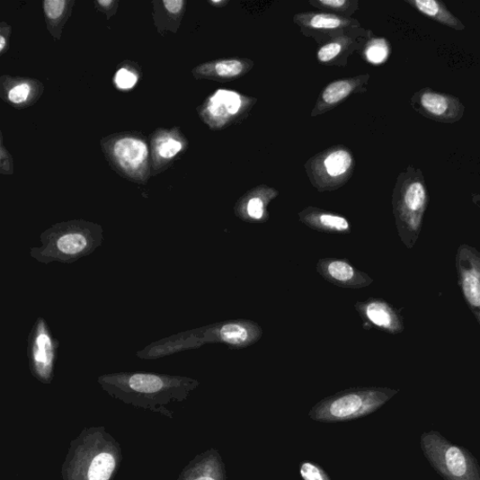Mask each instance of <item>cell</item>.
I'll list each match as a JSON object with an SVG mask.
<instances>
[{"label": "cell", "mask_w": 480, "mask_h": 480, "mask_svg": "<svg viewBox=\"0 0 480 480\" xmlns=\"http://www.w3.org/2000/svg\"><path fill=\"white\" fill-rule=\"evenodd\" d=\"M103 242V229L84 220L61 222L43 231L40 246L32 247L31 256L41 264H71L93 253Z\"/></svg>", "instance_id": "6da1fadb"}, {"label": "cell", "mask_w": 480, "mask_h": 480, "mask_svg": "<svg viewBox=\"0 0 480 480\" xmlns=\"http://www.w3.org/2000/svg\"><path fill=\"white\" fill-rule=\"evenodd\" d=\"M429 202L430 195L422 170L407 166L397 178L392 194V207L399 236L408 250H412L418 242Z\"/></svg>", "instance_id": "7a4b0ae2"}, {"label": "cell", "mask_w": 480, "mask_h": 480, "mask_svg": "<svg viewBox=\"0 0 480 480\" xmlns=\"http://www.w3.org/2000/svg\"><path fill=\"white\" fill-rule=\"evenodd\" d=\"M398 392V389L376 387L345 389L316 404L309 416L324 423L351 422L375 413Z\"/></svg>", "instance_id": "3957f363"}, {"label": "cell", "mask_w": 480, "mask_h": 480, "mask_svg": "<svg viewBox=\"0 0 480 480\" xmlns=\"http://www.w3.org/2000/svg\"><path fill=\"white\" fill-rule=\"evenodd\" d=\"M420 441L427 461L445 480H480V466L467 449L449 441L438 431L423 432Z\"/></svg>", "instance_id": "277c9868"}, {"label": "cell", "mask_w": 480, "mask_h": 480, "mask_svg": "<svg viewBox=\"0 0 480 480\" xmlns=\"http://www.w3.org/2000/svg\"><path fill=\"white\" fill-rule=\"evenodd\" d=\"M101 146L106 160L123 178L145 184L151 176L150 151L139 133H121L104 138Z\"/></svg>", "instance_id": "5b68a950"}, {"label": "cell", "mask_w": 480, "mask_h": 480, "mask_svg": "<svg viewBox=\"0 0 480 480\" xmlns=\"http://www.w3.org/2000/svg\"><path fill=\"white\" fill-rule=\"evenodd\" d=\"M355 164L352 151L338 145L312 157L304 168L313 186L323 192L344 186L353 176Z\"/></svg>", "instance_id": "8992f818"}, {"label": "cell", "mask_w": 480, "mask_h": 480, "mask_svg": "<svg viewBox=\"0 0 480 480\" xmlns=\"http://www.w3.org/2000/svg\"><path fill=\"white\" fill-rule=\"evenodd\" d=\"M256 102V98L220 89L209 96L198 111L210 129L221 130L244 121Z\"/></svg>", "instance_id": "52a82bcc"}, {"label": "cell", "mask_w": 480, "mask_h": 480, "mask_svg": "<svg viewBox=\"0 0 480 480\" xmlns=\"http://www.w3.org/2000/svg\"><path fill=\"white\" fill-rule=\"evenodd\" d=\"M294 23L305 36L316 40L319 46L360 28V22L352 17L324 12L297 13L294 16Z\"/></svg>", "instance_id": "ba28073f"}, {"label": "cell", "mask_w": 480, "mask_h": 480, "mask_svg": "<svg viewBox=\"0 0 480 480\" xmlns=\"http://www.w3.org/2000/svg\"><path fill=\"white\" fill-rule=\"evenodd\" d=\"M410 102L418 114L440 123L460 121L466 113V106L459 98L434 91L431 87L414 93Z\"/></svg>", "instance_id": "9c48e42d"}, {"label": "cell", "mask_w": 480, "mask_h": 480, "mask_svg": "<svg viewBox=\"0 0 480 480\" xmlns=\"http://www.w3.org/2000/svg\"><path fill=\"white\" fill-rule=\"evenodd\" d=\"M58 347L48 322L38 318L29 335L28 357L32 373L39 378L47 380L52 376Z\"/></svg>", "instance_id": "30bf717a"}, {"label": "cell", "mask_w": 480, "mask_h": 480, "mask_svg": "<svg viewBox=\"0 0 480 480\" xmlns=\"http://www.w3.org/2000/svg\"><path fill=\"white\" fill-rule=\"evenodd\" d=\"M458 285L480 326V252L462 244L456 253Z\"/></svg>", "instance_id": "8fae6325"}, {"label": "cell", "mask_w": 480, "mask_h": 480, "mask_svg": "<svg viewBox=\"0 0 480 480\" xmlns=\"http://www.w3.org/2000/svg\"><path fill=\"white\" fill-rule=\"evenodd\" d=\"M205 343L220 342L232 349H243L256 343L263 331L255 322L247 319L228 320L200 329Z\"/></svg>", "instance_id": "7c38bea8"}, {"label": "cell", "mask_w": 480, "mask_h": 480, "mask_svg": "<svg viewBox=\"0 0 480 480\" xmlns=\"http://www.w3.org/2000/svg\"><path fill=\"white\" fill-rule=\"evenodd\" d=\"M355 308L363 320L365 329L375 327L392 335L400 334L404 331L403 316L384 299L370 298L365 301H359L355 304Z\"/></svg>", "instance_id": "4fadbf2b"}, {"label": "cell", "mask_w": 480, "mask_h": 480, "mask_svg": "<svg viewBox=\"0 0 480 480\" xmlns=\"http://www.w3.org/2000/svg\"><path fill=\"white\" fill-rule=\"evenodd\" d=\"M373 37L370 31L354 29L321 46L317 50V60L326 67H345L349 57L363 50L367 41Z\"/></svg>", "instance_id": "5bb4252c"}, {"label": "cell", "mask_w": 480, "mask_h": 480, "mask_svg": "<svg viewBox=\"0 0 480 480\" xmlns=\"http://www.w3.org/2000/svg\"><path fill=\"white\" fill-rule=\"evenodd\" d=\"M188 147V141L180 129H156L151 135L150 159L154 174L168 168Z\"/></svg>", "instance_id": "9a60e30c"}, {"label": "cell", "mask_w": 480, "mask_h": 480, "mask_svg": "<svg viewBox=\"0 0 480 480\" xmlns=\"http://www.w3.org/2000/svg\"><path fill=\"white\" fill-rule=\"evenodd\" d=\"M316 271L325 280L342 289H361L372 285L374 281L346 259L323 258L319 260Z\"/></svg>", "instance_id": "2e32d148"}, {"label": "cell", "mask_w": 480, "mask_h": 480, "mask_svg": "<svg viewBox=\"0 0 480 480\" xmlns=\"http://www.w3.org/2000/svg\"><path fill=\"white\" fill-rule=\"evenodd\" d=\"M279 191L267 185L257 186L240 198L235 206V214L240 220L250 224H265L270 220L268 207Z\"/></svg>", "instance_id": "e0dca14e"}, {"label": "cell", "mask_w": 480, "mask_h": 480, "mask_svg": "<svg viewBox=\"0 0 480 480\" xmlns=\"http://www.w3.org/2000/svg\"><path fill=\"white\" fill-rule=\"evenodd\" d=\"M369 78L370 76L367 74L336 80L327 84L317 99L312 111V117L327 113L349 97L357 93H365Z\"/></svg>", "instance_id": "ac0fdd59"}, {"label": "cell", "mask_w": 480, "mask_h": 480, "mask_svg": "<svg viewBox=\"0 0 480 480\" xmlns=\"http://www.w3.org/2000/svg\"><path fill=\"white\" fill-rule=\"evenodd\" d=\"M253 67L254 62L250 58H222L199 65L192 70V75L196 79L229 82L244 77Z\"/></svg>", "instance_id": "d6986e66"}, {"label": "cell", "mask_w": 480, "mask_h": 480, "mask_svg": "<svg viewBox=\"0 0 480 480\" xmlns=\"http://www.w3.org/2000/svg\"><path fill=\"white\" fill-rule=\"evenodd\" d=\"M3 99L13 106L28 107L36 102L43 93L40 82L22 77H2Z\"/></svg>", "instance_id": "ffe728a7"}, {"label": "cell", "mask_w": 480, "mask_h": 480, "mask_svg": "<svg viewBox=\"0 0 480 480\" xmlns=\"http://www.w3.org/2000/svg\"><path fill=\"white\" fill-rule=\"evenodd\" d=\"M299 221L316 231L347 235L352 231L351 223L345 217L332 211L309 207L298 213Z\"/></svg>", "instance_id": "44dd1931"}, {"label": "cell", "mask_w": 480, "mask_h": 480, "mask_svg": "<svg viewBox=\"0 0 480 480\" xmlns=\"http://www.w3.org/2000/svg\"><path fill=\"white\" fill-rule=\"evenodd\" d=\"M405 4L418 11L423 16L458 31L466 30L463 22L456 17L440 0H405Z\"/></svg>", "instance_id": "7402d4cb"}, {"label": "cell", "mask_w": 480, "mask_h": 480, "mask_svg": "<svg viewBox=\"0 0 480 480\" xmlns=\"http://www.w3.org/2000/svg\"><path fill=\"white\" fill-rule=\"evenodd\" d=\"M205 344L200 330L190 332L185 334H180L173 337V341H166L165 343L157 342L146 348L144 351L138 352V355L143 359H155L161 356L186 351L190 348H198Z\"/></svg>", "instance_id": "603a6c76"}, {"label": "cell", "mask_w": 480, "mask_h": 480, "mask_svg": "<svg viewBox=\"0 0 480 480\" xmlns=\"http://www.w3.org/2000/svg\"><path fill=\"white\" fill-rule=\"evenodd\" d=\"M155 19L159 31L177 32L183 17L186 2L184 0H163L155 2Z\"/></svg>", "instance_id": "cb8c5ba5"}, {"label": "cell", "mask_w": 480, "mask_h": 480, "mask_svg": "<svg viewBox=\"0 0 480 480\" xmlns=\"http://www.w3.org/2000/svg\"><path fill=\"white\" fill-rule=\"evenodd\" d=\"M74 4V0H46L43 2V11H45L48 28L55 39H60L62 29L71 15Z\"/></svg>", "instance_id": "d4e9b609"}, {"label": "cell", "mask_w": 480, "mask_h": 480, "mask_svg": "<svg viewBox=\"0 0 480 480\" xmlns=\"http://www.w3.org/2000/svg\"><path fill=\"white\" fill-rule=\"evenodd\" d=\"M129 387L138 394L155 395L167 386L166 378L152 374H134L126 376Z\"/></svg>", "instance_id": "484cf974"}, {"label": "cell", "mask_w": 480, "mask_h": 480, "mask_svg": "<svg viewBox=\"0 0 480 480\" xmlns=\"http://www.w3.org/2000/svg\"><path fill=\"white\" fill-rule=\"evenodd\" d=\"M309 4L324 13L352 17L359 10V0H310Z\"/></svg>", "instance_id": "4316f807"}, {"label": "cell", "mask_w": 480, "mask_h": 480, "mask_svg": "<svg viewBox=\"0 0 480 480\" xmlns=\"http://www.w3.org/2000/svg\"><path fill=\"white\" fill-rule=\"evenodd\" d=\"M391 54V47L388 40L385 38L373 37L370 38L363 50V58L374 65H381L385 63Z\"/></svg>", "instance_id": "83f0119b"}, {"label": "cell", "mask_w": 480, "mask_h": 480, "mask_svg": "<svg viewBox=\"0 0 480 480\" xmlns=\"http://www.w3.org/2000/svg\"><path fill=\"white\" fill-rule=\"evenodd\" d=\"M116 462L114 457L109 453H101L94 458L90 470V480H109L115 469Z\"/></svg>", "instance_id": "f1b7e54d"}, {"label": "cell", "mask_w": 480, "mask_h": 480, "mask_svg": "<svg viewBox=\"0 0 480 480\" xmlns=\"http://www.w3.org/2000/svg\"><path fill=\"white\" fill-rule=\"evenodd\" d=\"M192 480H227L224 464L218 455L209 457L203 464L202 474Z\"/></svg>", "instance_id": "f546056e"}, {"label": "cell", "mask_w": 480, "mask_h": 480, "mask_svg": "<svg viewBox=\"0 0 480 480\" xmlns=\"http://www.w3.org/2000/svg\"><path fill=\"white\" fill-rule=\"evenodd\" d=\"M139 75L135 68L122 67L118 70L114 77V83L120 91H130L134 89L138 82Z\"/></svg>", "instance_id": "4dcf8cb0"}, {"label": "cell", "mask_w": 480, "mask_h": 480, "mask_svg": "<svg viewBox=\"0 0 480 480\" xmlns=\"http://www.w3.org/2000/svg\"><path fill=\"white\" fill-rule=\"evenodd\" d=\"M299 475L303 480H332L329 474L313 462H302L299 466Z\"/></svg>", "instance_id": "1f68e13d"}, {"label": "cell", "mask_w": 480, "mask_h": 480, "mask_svg": "<svg viewBox=\"0 0 480 480\" xmlns=\"http://www.w3.org/2000/svg\"><path fill=\"white\" fill-rule=\"evenodd\" d=\"M0 172L4 174L13 173V160L9 151L4 145V137L2 134V147H0Z\"/></svg>", "instance_id": "d6a6232c"}, {"label": "cell", "mask_w": 480, "mask_h": 480, "mask_svg": "<svg viewBox=\"0 0 480 480\" xmlns=\"http://www.w3.org/2000/svg\"><path fill=\"white\" fill-rule=\"evenodd\" d=\"M94 4L97 9L107 15V19H111L115 15L119 7V2H116V0H99V2H95Z\"/></svg>", "instance_id": "836d02e7"}, {"label": "cell", "mask_w": 480, "mask_h": 480, "mask_svg": "<svg viewBox=\"0 0 480 480\" xmlns=\"http://www.w3.org/2000/svg\"><path fill=\"white\" fill-rule=\"evenodd\" d=\"M0 31H2V35H0V55L3 56L5 53L6 49H8L9 37L12 29L5 23H2V28H0Z\"/></svg>", "instance_id": "e575fe53"}, {"label": "cell", "mask_w": 480, "mask_h": 480, "mask_svg": "<svg viewBox=\"0 0 480 480\" xmlns=\"http://www.w3.org/2000/svg\"><path fill=\"white\" fill-rule=\"evenodd\" d=\"M209 4L218 8H223L227 6L229 4V2L228 0H210Z\"/></svg>", "instance_id": "d590c367"}, {"label": "cell", "mask_w": 480, "mask_h": 480, "mask_svg": "<svg viewBox=\"0 0 480 480\" xmlns=\"http://www.w3.org/2000/svg\"><path fill=\"white\" fill-rule=\"evenodd\" d=\"M472 201L473 203L480 209V194L478 193H472L471 194Z\"/></svg>", "instance_id": "8d00e7d4"}]
</instances>
